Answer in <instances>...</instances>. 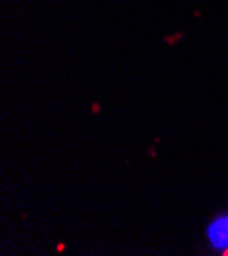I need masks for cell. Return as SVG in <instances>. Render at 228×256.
I'll list each match as a JSON object with an SVG mask.
<instances>
[{
	"instance_id": "cell-1",
	"label": "cell",
	"mask_w": 228,
	"mask_h": 256,
	"mask_svg": "<svg viewBox=\"0 0 228 256\" xmlns=\"http://www.w3.org/2000/svg\"><path fill=\"white\" fill-rule=\"evenodd\" d=\"M208 242L214 250L228 254V216H220L208 226Z\"/></svg>"
}]
</instances>
